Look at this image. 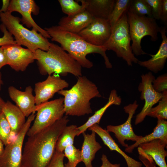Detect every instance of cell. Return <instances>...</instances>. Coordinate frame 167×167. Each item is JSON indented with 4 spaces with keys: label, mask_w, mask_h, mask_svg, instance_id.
<instances>
[{
    "label": "cell",
    "mask_w": 167,
    "mask_h": 167,
    "mask_svg": "<svg viewBox=\"0 0 167 167\" xmlns=\"http://www.w3.org/2000/svg\"><path fill=\"white\" fill-rule=\"evenodd\" d=\"M128 11L139 16L152 17L151 7L145 0H131Z\"/></svg>",
    "instance_id": "obj_29"
},
{
    "label": "cell",
    "mask_w": 167,
    "mask_h": 167,
    "mask_svg": "<svg viewBox=\"0 0 167 167\" xmlns=\"http://www.w3.org/2000/svg\"><path fill=\"white\" fill-rule=\"evenodd\" d=\"M93 131L101 138L104 143L107 146L111 151H115L121 155L125 159L128 167H141V162L135 160L130 157L123 152L106 130L103 129L99 124H95L88 129Z\"/></svg>",
    "instance_id": "obj_19"
},
{
    "label": "cell",
    "mask_w": 167,
    "mask_h": 167,
    "mask_svg": "<svg viewBox=\"0 0 167 167\" xmlns=\"http://www.w3.org/2000/svg\"><path fill=\"white\" fill-rule=\"evenodd\" d=\"M3 84V83L2 79V77L1 74L0 73V89L1 88L2 85Z\"/></svg>",
    "instance_id": "obj_44"
},
{
    "label": "cell",
    "mask_w": 167,
    "mask_h": 167,
    "mask_svg": "<svg viewBox=\"0 0 167 167\" xmlns=\"http://www.w3.org/2000/svg\"><path fill=\"white\" fill-rule=\"evenodd\" d=\"M127 15L133 54L137 56L148 54L142 49L141 40L145 36H149L152 41H156L161 28L152 17L139 16L129 11Z\"/></svg>",
    "instance_id": "obj_7"
},
{
    "label": "cell",
    "mask_w": 167,
    "mask_h": 167,
    "mask_svg": "<svg viewBox=\"0 0 167 167\" xmlns=\"http://www.w3.org/2000/svg\"><path fill=\"white\" fill-rule=\"evenodd\" d=\"M7 65L6 57L2 47H0V70L3 66Z\"/></svg>",
    "instance_id": "obj_40"
},
{
    "label": "cell",
    "mask_w": 167,
    "mask_h": 167,
    "mask_svg": "<svg viewBox=\"0 0 167 167\" xmlns=\"http://www.w3.org/2000/svg\"><path fill=\"white\" fill-rule=\"evenodd\" d=\"M85 9L93 18L108 19L113 10L115 0H79Z\"/></svg>",
    "instance_id": "obj_22"
},
{
    "label": "cell",
    "mask_w": 167,
    "mask_h": 167,
    "mask_svg": "<svg viewBox=\"0 0 167 167\" xmlns=\"http://www.w3.org/2000/svg\"><path fill=\"white\" fill-rule=\"evenodd\" d=\"M77 1L81 2V5L74 0H58L62 11L68 16L75 15L85 10L84 3L79 0Z\"/></svg>",
    "instance_id": "obj_28"
},
{
    "label": "cell",
    "mask_w": 167,
    "mask_h": 167,
    "mask_svg": "<svg viewBox=\"0 0 167 167\" xmlns=\"http://www.w3.org/2000/svg\"><path fill=\"white\" fill-rule=\"evenodd\" d=\"M0 29L3 33V36L0 37V47L8 44H17L12 35L2 24L0 25Z\"/></svg>",
    "instance_id": "obj_35"
},
{
    "label": "cell",
    "mask_w": 167,
    "mask_h": 167,
    "mask_svg": "<svg viewBox=\"0 0 167 167\" xmlns=\"http://www.w3.org/2000/svg\"><path fill=\"white\" fill-rule=\"evenodd\" d=\"M138 151L140 160L145 167H156V164L152 157L138 147Z\"/></svg>",
    "instance_id": "obj_37"
},
{
    "label": "cell",
    "mask_w": 167,
    "mask_h": 167,
    "mask_svg": "<svg viewBox=\"0 0 167 167\" xmlns=\"http://www.w3.org/2000/svg\"><path fill=\"white\" fill-rule=\"evenodd\" d=\"M165 24L167 23V0H162V10L160 19Z\"/></svg>",
    "instance_id": "obj_38"
},
{
    "label": "cell",
    "mask_w": 167,
    "mask_h": 167,
    "mask_svg": "<svg viewBox=\"0 0 167 167\" xmlns=\"http://www.w3.org/2000/svg\"><path fill=\"white\" fill-rule=\"evenodd\" d=\"M35 112L32 113L26 120L22 129L14 139L5 146L0 157V167H21L24 140L33 121Z\"/></svg>",
    "instance_id": "obj_9"
},
{
    "label": "cell",
    "mask_w": 167,
    "mask_h": 167,
    "mask_svg": "<svg viewBox=\"0 0 167 167\" xmlns=\"http://www.w3.org/2000/svg\"><path fill=\"white\" fill-rule=\"evenodd\" d=\"M1 47L6 57L7 65L15 71H24L35 60L34 52L17 43Z\"/></svg>",
    "instance_id": "obj_13"
},
{
    "label": "cell",
    "mask_w": 167,
    "mask_h": 167,
    "mask_svg": "<svg viewBox=\"0 0 167 167\" xmlns=\"http://www.w3.org/2000/svg\"><path fill=\"white\" fill-rule=\"evenodd\" d=\"M84 140L81 150L82 161L85 167H92V161L95 158L96 152L102 146L96 140V133L92 131L90 134L83 133Z\"/></svg>",
    "instance_id": "obj_23"
},
{
    "label": "cell",
    "mask_w": 167,
    "mask_h": 167,
    "mask_svg": "<svg viewBox=\"0 0 167 167\" xmlns=\"http://www.w3.org/2000/svg\"><path fill=\"white\" fill-rule=\"evenodd\" d=\"M93 19L85 10L75 15L60 19L58 25L62 29L78 34L88 26Z\"/></svg>",
    "instance_id": "obj_18"
},
{
    "label": "cell",
    "mask_w": 167,
    "mask_h": 167,
    "mask_svg": "<svg viewBox=\"0 0 167 167\" xmlns=\"http://www.w3.org/2000/svg\"><path fill=\"white\" fill-rule=\"evenodd\" d=\"M63 152L64 157L68 159V162L73 167H76L82 161L81 150L73 145L66 147Z\"/></svg>",
    "instance_id": "obj_32"
},
{
    "label": "cell",
    "mask_w": 167,
    "mask_h": 167,
    "mask_svg": "<svg viewBox=\"0 0 167 167\" xmlns=\"http://www.w3.org/2000/svg\"><path fill=\"white\" fill-rule=\"evenodd\" d=\"M167 144L166 142L155 139L141 144L138 147L150 156L159 167H167L165 161L167 151L165 149Z\"/></svg>",
    "instance_id": "obj_21"
},
{
    "label": "cell",
    "mask_w": 167,
    "mask_h": 167,
    "mask_svg": "<svg viewBox=\"0 0 167 167\" xmlns=\"http://www.w3.org/2000/svg\"><path fill=\"white\" fill-rule=\"evenodd\" d=\"M162 93V97L157 105L152 107L147 116L164 120L167 119V91Z\"/></svg>",
    "instance_id": "obj_30"
},
{
    "label": "cell",
    "mask_w": 167,
    "mask_h": 167,
    "mask_svg": "<svg viewBox=\"0 0 167 167\" xmlns=\"http://www.w3.org/2000/svg\"><path fill=\"white\" fill-rule=\"evenodd\" d=\"M44 29L49 35L52 41L59 43L62 48L66 51L82 67L88 69L92 67L93 63L87 58V55L97 53L103 57L106 67L112 68V65L106 53L107 50L104 46L91 45L78 34L65 30L58 25L45 28Z\"/></svg>",
    "instance_id": "obj_2"
},
{
    "label": "cell",
    "mask_w": 167,
    "mask_h": 167,
    "mask_svg": "<svg viewBox=\"0 0 167 167\" xmlns=\"http://www.w3.org/2000/svg\"><path fill=\"white\" fill-rule=\"evenodd\" d=\"M14 138L9 124L2 112L0 114V140L6 146Z\"/></svg>",
    "instance_id": "obj_31"
},
{
    "label": "cell",
    "mask_w": 167,
    "mask_h": 167,
    "mask_svg": "<svg viewBox=\"0 0 167 167\" xmlns=\"http://www.w3.org/2000/svg\"><path fill=\"white\" fill-rule=\"evenodd\" d=\"M58 75H48L44 81L35 84L34 96L36 105L48 101L55 93L69 86L68 83Z\"/></svg>",
    "instance_id": "obj_14"
},
{
    "label": "cell",
    "mask_w": 167,
    "mask_h": 167,
    "mask_svg": "<svg viewBox=\"0 0 167 167\" xmlns=\"http://www.w3.org/2000/svg\"><path fill=\"white\" fill-rule=\"evenodd\" d=\"M0 20L8 31L14 37L16 43L27 47L32 52L37 49L47 51L50 42L41 34L25 28L20 23V18L7 11L0 13Z\"/></svg>",
    "instance_id": "obj_5"
},
{
    "label": "cell",
    "mask_w": 167,
    "mask_h": 167,
    "mask_svg": "<svg viewBox=\"0 0 167 167\" xmlns=\"http://www.w3.org/2000/svg\"><path fill=\"white\" fill-rule=\"evenodd\" d=\"M121 103V99L118 95L117 91L115 89L111 91L107 103L102 107L95 112L93 115L90 117L85 123L78 127L79 135L85 132L87 129L92 125L96 124H99L103 114L109 106L113 105H119Z\"/></svg>",
    "instance_id": "obj_24"
},
{
    "label": "cell",
    "mask_w": 167,
    "mask_h": 167,
    "mask_svg": "<svg viewBox=\"0 0 167 167\" xmlns=\"http://www.w3.org/2000/svg\"><path fill=\"white\" fill-rule=\"evenodd\" d=\"M10 0H2V6L0 9V13L1 12L5 13L7 11L9 6Z\"/></svg>",
    "instance_id": "obj_41"
},
{
    "label": "cell",
    "mask_w": 167,
    "mask_h": 167,
    "mask_svg": "<svg viewBox=\"0 0 167 167\" xmlns=\"http://www.w3.org/2000/svg\"><path fill=\"white\" fill-rule=\"evenodd\" d=\"M152 85L156 92L162 93L167 91V74L165 73L158 76L153 80Z\"/></svg>",
    "instance_id": "obj_33"
},
{
    "label": "cell",
    "mask_w": 167,
    "mask_h": 167,
    "mask_svg": "<svg viewBox=\"0 0 167 167\" xmlns=\"http://www.w3.org/2000/svg\"><path fill=\"white\" fill-rule=\"evenodd\" d=\"M160 33L162 41L156 53L154 55L149 54L152 58L146 61L139 60L140 66L146 67L150 71L157 73L164 68L167 59V38L166 35V28L161 27Z\"/></svg>",
    "instance_id": "obj_17"
},
{
    "label": "cell",
    "mask_w": 167,
    "mask_h": 167,
    "mask_svg": "<svg viewBox=\"0 0 167 167\" xmlns=\"http://www.w3.org/2000/svg\"><path fill=\"white\" fill-rule=\"evenodd\" d=\"M2 112L10 126L12 136L15 138L24 125L25 117L16 105L9 101L5 102Z\"/></svg>",
    "instance_id": "obj_20"
},
{
    "label": "cell",
    "mask_w": 167,
    "mask_h": 167,
    "mask_svg": "<svg viewBox=\"0 0 167 167\" xmlns=\"http://www.w3.org/2000/svg\"><path fill=\"white\" fill-rule=\"evenodd\" d=\"M102 164L100 167H120V164H113L108 159L107 156L103 154L101 158Z\"/></svg>",
    "instance_id": "obj_39"
},
{
    "label": "cell",
    "mask_w": 167,
    "mask_h": 167,
    "mask_svg": "<svg viewBox=\"0 0 167 167\" xmlns=\"http://www.w3.org/2000/svg\"><path fill=\"white\" fill-rule=\"evenodd\" d=\"M64 167H73L68 162L67 163L65 164L64 165Z\"/></svg>",
    "instance_id": "obj_45"
},
{
    "label": "cell",
    "mask_w": 167,
    "mask_h": 167,
    "mask_svg": "<svg viewBox=\"0 0 167 167\" xmlns=\"http://www.w3.org/2000/svg\"><path fill=\"white\" fill-rule=\"evenodd\" d=\"M69 121L65 115L51 126L29 136L23 148L21 167H45L54 153L58 137Z\"/></svg>",
    "instance_id": "obj_1"
},
{
    "label": "cell",
    "mask_w": 167,
    "mask_h": 167,
    "mask_svg": "<svg viewBox=\"0 0 167 167\" xmlns=\"http://www.w3.org/2000/svg\"><path fill=\"white\" fill-rule=\"evenodd\" d=\"M141 78L138 90L141 93L140 99L144 100L145 104L140 112L136 117L135 122L136 125L144 120L153 105L158 102L162 97V93L156 92L153 87L152 82L155 77L151 72L143 74Z\"/></svg>",
    "instance_id": "obj_10"
},
{
    "label": "cell",
    "mask_w": 167,
    "mask_h": 167,
    "mask_svg": "<svg viewBox=\"0 0 167 167\" xmlns=\"http://www.w3.org/2000/svg\"><path fill=\"white\" fill-rule=\"evenodd\" d=\"M131 0H115L113 10L108 18L112 28L124 13L129 10Z\"/></svg>",
    "instance_id": "obj_27"
},
{
    "label": "cell",
    "mask_w": 167,
    "mask_h": 167,
    "mask_svg": "<svg viewBox=\"0 0 167 167\" xmlns=\"http://www.w3.org/2000/svg\"><path fill=\"white\" fill-rule=\"evenodd\" d=\"M8 12L12 13L17 12L22 15L20 20L23 24L28 28L39 32L45 38H50L47 32L38 26L35 22L32 16V14L37 15L39 12V8L33 0H10Z\"/></svg>",
    "instance_id": "obj_11"
},
{
    "label": "cell",
    "mask_w": 167,
    "mask_h": 167,
    "mask_svg": "<svg viewBox=\"0 0 167 167\" xmlns=\"http://www.w3.org/2000/svg\"><path fill=\"white\" fill-rule=\"evenodd\" d=\"M79 131L76 125L66 126L60 135L56 142L55 150L63 152L68 146L73 145L75 136H79Z\"/></svg>",
    "instance_id": "obj_26"
},
{
    "label": "cell",
    "mask_w": 167,
    "mask_h": 167,
    "mask_svg": "<svg viewBox=\"0 0 167 167\" xmlns=\"http://www.w3.org/2000/svg\"><path fill=\"white\" fill-rule=\"evenodd\" d=\"M63 101V97H60L36 105L37 113L27 135H33L61 118L65 114Z\"/></svg>",
    "instance_id": "obj_8"
},
{
    "label": "cell",
    "mask_w": 167,
    "mask_h": 167,
    "mask_svg": "<svg viewBox=\"0 0 167 167\" xmlns=\"http://www.w3.org/2000/svg\"><path fill=\"white\" fill-rule=\"evenodd\" d=\"M157 124L153 132L150 134L142 137L133 144L125 148V151L129 153H132L134 149L141 144L155 139H160L167 142V121L158 118Z\"/></svg>",
    "instance_id": "obj_25"
},
{
    "label": "cell",
    "mask_w": 167,
    "mask_h": 167,
    "mask_svg": "<svg viewBox=\"0 0 167 167\" xmlns=\"http://www.w3.org/2000/svg\"><path fill=\"white\" fill-rule=\"evenodd\" d=\"M127 12H125L112 28L110 36L104 46L106 50L114 52L117 57L122 58L128 66L137 63L139 60L133 54L130 45L131 39L127 21Z\"/></svg>",
    "instance_id": "obj_6"
},
{
    "label": "cell",
    "mask_w": 167,
    "mask_h": 167,
    "mask_svg": "<svg viewBox=\"0 0 167 167\" xmlns=\"http://www.w3.org/2000/svg\"><path fill=\"white\" fill-rule=\"evenodd\" d=\"M5 103V102L1 97L0 95V114L2 112V109Z\"/></svg>",
    "instance_id": "obj_42"
},
{
    "label": "cell",
    "mask_w": 167,
    "mask_h": 167,
    "mask_svg": "<svg viewBox=\"0 0 167 167\" xmlns=\"http://www.w3.org/2000/svg\"><path fill=\"white\" fill-rule=\"evenodd\" d=\"M63 152L55 151L50 161L45 167H64Z\"/></svg>",
    "instance_id": "obj_36"
},
{
    "label": "cell",
    "mask_w": 167,
    "mask_h": 167,
    "mask_svg": "<svg viewBox=\"0 0 167 167\" xmlns=\"http://www.w3.org/2000/svg\"><path fill=\"white\" fill-rule=\"evenodd\" d=\"M151 7L152 17L156 20L160 19L162 0H145Z\"/></svg>",
    "instance_id": "obj_34"
},
{
    "label": "cell",
    "mask_w": 167,
    "mask_h": 167,
    "mask_svg": "<svg viewBox=\"0 0 167 167\" xmlns=\"http://www.w3.org/2000/svg\"><path fill=\"white\" fill-rule=\"evenodd\" d=\"M4 145L3 143L0 140V157L3 152L4 148Z\"/></svg>",
    "instance_id": "obj_43"
},
{
    "label": "cell",
    "mask_w": 167,
    "mask_h": 167,
    "mask_svg": "<svg viewBox=\"0 0 167 167\" xmlns=\"http://www.w3.org/2000/svg\"><path fill=\"white\" fill-rule=\"evenodd\" d=\"M111 30L108 19L93 18L88 25L78 34L91 45L104 46L110 36Z\"/></svg>",
    "instance_id": "obj_12"
},
{
    "label": "cell",
    "mask_w": 167,
    "mask_h": 167,
    "mask_svg": "<svg viewBox=\"0 0 167 167\" xmlns=\"http://www.w3.org/2000/svg\"><path fill=\"white\" fill-rule=\"evenodd\" d=\"M77 78L71 88L58 92L63 96L65 114L67 116H81L92 113L90 100L101 96L96 85L87 77Z\"/></svg>",
    "instance_id": "obj_4"
},
{
    "label": "cell",
    "mask_w": 167,
    "mask_h": 167,
    "mask_svg": "<svg viewBox=\"0 0 167 167\" xmlns=\"http://www.w3.org/2000/svg\"><path fill=\"white\" fill-rule=\"evenodd\" d=\"M32 92V88L30 86L26 87L24 91L13 86H10L8 88L10 98L15 103L25 117H28L32 113L36 112V105Z\"/></svg>",
    "instance_id": "obj_16"
},
{
    "label": "cell",
    "mask_w": 167,
    "mask_h": 167,
    "mask_svg": "<svg viewBox=\"0 0 167 167\" xmlns=\"http://www.w3.org/2000/svg\"><path fill=\"white\" fill-rule=\"evenodd\" d=\"M136 101L124 107L125 112L128 116L126 121L117 126L108 125L106 130L113 133L118 142L123 147L126 148L128 145L125 142V140H131L135 142L139 140L143 136L138 135L134 132L131 125V120L138 106Z\"/></svg>",
    "instance_id": "obj_15"
},
{
    "label": "cell",
    "mask_w": 167,
    "mask_h": 167,
    "mask_svg": "<svg viewBox=\"0 0 167 167\" xmlns=\"http://www.w3.org/2000/svg\"><path fill=\"white\" fill-rule=\"evenodd\" d=\"M34 53L35 60L42 75L54 74L65 76L70 73L77 77L82 75L80 65L57 44L50 43L47 51L38 49Z\"/></svg>",
    "instance_id": "obj_3"
}]
</instances>
